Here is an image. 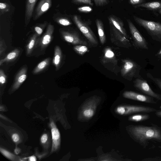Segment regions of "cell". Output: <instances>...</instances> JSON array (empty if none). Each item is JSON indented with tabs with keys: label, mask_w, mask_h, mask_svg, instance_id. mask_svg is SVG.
<instances>
[{
	"label": "cell",
	"mask_w": 161,
	"mask_h": 161,
	"mask_svg": "<svg viewBox=\"0 0 161 161\" xmlns=\"http://www.w3.org/2000/svg\"><path fill=\"white\" fill-rule=\"evenodd\" d=\"M151 125V126L131 125L127 127L131 138L144 148L151 141L161 143V128L153 123Z\"/></svg>",
	"instance_id": "1"
},
{
	"label": "cell",
	"mask_w": 161,
	"mask_h": 161,
	"mask_svg": "<svg viewBox=\"0 0 161 161\" xmlns=\"http://www.w3.org/2000/svg\"><path fill=\"white\" fill-rule=\"evenodd\" d=\"M134 21L144 28L154 40L161 42V24L159 22L148 20L133 16Z\"/></svg>",
	"instance_id": "2"
},
{
	"label": "cell",
	"mask_w": 161,
	"mask_h": 161,
	"mask_svg": "<svg viewBox=\"0 0 161 161\" xmlns=\"http://www.w3.org/2000/svg\"><path fill=\"white\" fill-rule=\"evenodd\" d=\"M100 101V98L96 96L87 99L80 109L78 115L79 119L87 120L92 118L95 114Z\"/></svg>",
	"instance_id": "3"
},
{
	"label": "cell",
	"mask_w": 161,
	"mask_h": 161,
	"mask_svg": "<svg viewBox=\"0 0 161 161\" xmlns=\"http://www.w3.org/2000/svg\"><path fill=\"white\" fill-rule=\"evenodd\" d=\"M157 110L154 108L144 105H124L118 106L115 112L119 115H126L138 113H149Z\"/></svg>",
	"instance_id": "4"
},
{
	"label": "cell",
	"mask_w": 161,
	"mask_h": 161,
	"mask_svg": "<svg viewBox=\"0 0 161 161\" xmlns=\"http://www.w3.org/2000/svg\"><path fill=\"white\" fill-rule=\"evenodd\" d=\"M73 19L78 29L89 43L93 46L97 45L98 42L96 36L87 23L83 20L80 16L77 15L74 16Z\"/></svg>",
	"instance_id": "5"
},
{
	"label": "cell",
	"mask_w": 161,
	"mask_h": 161,
	"mask_svg": "<svg viewBox=\"0 0 161 161\" xmlns=\"http://www.w3.org/2000/svg\"><path fill=\"white\" fill-rule=\"evenodd\" d=\"M127 21L134 46L138 48L147 50V43L137 28L130 19Z\"/></svg>",
	"instance_id": "6"
},
{
	"label": "cell",
	"mask_w": 161,
	"mask_h": 161,
	"mask_svg": "<svg viewBox=\"0 0 161 161\" xmlns=\"http://www.w3.org/2000/svg\"><path fill=\"white\" fill-rule=\"evenodd\" d=\"M122 61L121 73L123 76L129 78L131 80L133 77L138 76L141 69L140 66L130 59H125Z\"/></svg>",
	"instance_id": "7"
},
{
	"label": "cell",
	"mask_w": 161,
	"mask_h": 161,
	"mask_svg": "<svg viewBox=\"0 0 161 161\" xmlns=\"http://www.w3.org/2000/svg\"><path fill=\"white\" fill-rule=\"evenodd\" d=\"M134 86L138 91L157 100L161 101V95L154 92L147 81L140 75L134 81Z\"/></svg>",
	"instance_id": "8"
},
{
	"label": "cell",
	"mask_w": 161,
	"mask_h": 161,
	"mask_svg": "<svg viewBox=\"0 0 161 161\" xmlns=\"http://www.w3.org/2000/svg\"><path fill=\"white\" fill-rule=\"evenodd\" d=\"M123 96L125 98L147 103L156 104L153 98L147 95H143L132 91H125L123 93Z\"/></svg>",
	"instance_id": "9"
},
{
	"label": "cell",
	"mask_w": 161,
	"mask_h": 161,
	"mask_svg": "<svg viewBox=\"0 0 161 161\" xmlns=\"http://www.w3.org/2000/svg\"><path fill=\"white\" fill-rule=\"evenodd\" d=\"M61 34L64 40L69 43L74 45H87V42L75 33L62 31Z\"/></svg>",
	"instance_id": "10"
},
{
	"label": "cell",
	"mask_w": 161,
	"mask_h": 161,
	"mask_svg": "<svg viewBox=\"0 0 161 161\" xmlns=\"http://www.w3.org/2000/svg\"><path fill=\"white\" fill-rule=\"evenodd\" d=\"M52 136V145L51 152L56 151L60 145V134L54 123L51 121L50 124Z\"/></svg>",
	"instance_id": "11"
},
{
	"label": "cell",
	"mask_w": 161,
	"mask_h": 161,
	"mask_svg": "<svg viewBox=\"0 0 161 161\" xmlns=\"http://www.w3.org/2000/svg\"><path fill=\"white\" fill-rule=\"evenodd\" d=\"M51 5L52 0H41L36 9L33 17L34 20L39 19L49 9Z\"/></svg>",
	"instance_id": "12"
},
{
	"label": "cell",
	"mask_w": 161,
	"mask_h": 161,
	"mask_svg": "<svg viewBox=\"0 0 161 161\" xmlns=\"http://www.w3.org/2000/svg\"><path fill=\"white\" fill-rule=\"evenodd\" d=\"M108 19L110 25L114 27L127 38H129L124 27L123 22L121 19L113 15L109 16L108 17Z\"/></svg>",
	"instance_id": "13"
},
{
	"label": "cell",
	"mask_w": 161,
	"mask_h": 161,
	"mask_svg": "<svg viewBox=\"0 0 161 161\" xmlns=\"http://www.w3.org/2000/svg\"><path fill=\"white\" fill-rule=\"evenodd\" d=\"M111 36L112 38H114L119 41L125 47H128L131 46L128 38L124 36L121 32L115 28L110 25Z\"/></svg>",
	"instance_id": "14"
},
{
	"label": "cell",
	"mask_w": 161,
	"mask_h": 161,
	"mask_svg": "<svg viewBox=\"0 0 161 161\" xmlns=\"http://www.w3.org/2000/svg\"><path fill=\"white\" fill-rule=\"evenodd\" d=\"M27 70L26 67H23L17 74L12 86L13 90L18 89L25 80L27 77Z\"/></svg>",
	"instance_id": "15"
},
{
	"label": "cell",
	"mask_w": 161,
	"mask_h": 161,
	"mask_svg": "<svg viewBox=\"0 0 161 161\" xmlns=\"http://www.w3.org/2000/svg\"><path fill=\"white\" fill-rule=\"evenodd\" d=\"M37 0H26L25 22L26 25L29 23L32 16L35 6Z\"/></svg>",
	"instance_id": "16"
},
{
	"label": "cell",
	"mask_w": 161,
	"mask_h": 161,
	"mask_svg": "<svg viewBox=\"0 0 161 161\" xmlns=\"http://www.w3.org/2000/svg\"><path fill=\"white\" fill-rule=\"evenodd\" d=\"M54 30V26L51 24L48 25L46 32L42 37L41 45L42 48L45 47L50 43L52 38Z\"/></svg>",
	"instance_id": "17"
},
{
	"label": "cell",
	"mask_w": 161,
	"mask_h": 161,
	"mask_svg": "<svg viewBox=\"0 0 161 161\" xmlns=\"http://www.w3.org/2000/svg\"><path fill=\"white\" fill-rule=\"evenodd\" d=\"M134 7L136 8L142 7L145 8L150 10H157L161 9V2L159 1H153L146 3H143L136 5Z\"/></svg>",
	"instance_id": "18"
},
{
	"label": "cell",
	"mask_w": 161,
	"mask_h": 161,
	"mask_svg": "<svg viewBox=\"0 0 161 161\" xmlns=\"http://www.w3.org/2000/svg\"><path fill=\"white\" fill-rule=\"evenodd\" d=\"M96 24L100 42L103 45L106 42V38L103 22L101 19H97Z\"/></svg>",
	"instance_id": "19"
},
{
	"label": "cell",
	"mask_w": 161,
	"mask_h": 161,
	"mask_svg": "<svg viewBox=\"0 0 161 161\" xmlns=\"http://www.w3.org/2000/svg\"><path fill=\"white\" fill-rule=\"evenodd\" d=\"M62 58V51L58 46H56L55 48L54 56L53 63L57 69L58 68Z\"/></svg>",
	"instance_id": "20"
},
{
	"label": "cell",
	"mask_w": 161,
	"mask_h": 161,
	"mask_svg": "<svg viewBox=\"0 0 161 161\" xmlns=\"http://www.w3.org/2000/svg\"><path fill=\"white\" fill-rule=\"evenodd\" d=\"M150 118V115L147 114H138L132 115L128 117L130 121L139 122L145 121Z\"/></svg>",
	"instance_id": "21"
},
{
	"label": "cell",
	"mask_w": 161,
	"mask_h": 161,
	"mask_svg": "<svg viewBox=\"0 0 161 161\" xmlns=\"http://www.w3.org/2000/svg\"><path fill=\"white\" fill-rule=\"evenodd\" d=\"M115 54L112 49L109 47L106 48L104 51L103 61L105 63L114 60Z\"/></svg>",
	"instance_id": "22"
},
{
	"label": "cell",
	"mask_w": 161,
	"mask_h": 161,
	"mask_svg": "<svg viewBox=\"0 0 161 161\" xmlns=\"http://www.w3.org/2000/svg\"><path fill=\"white\" fill-rule=\"evenodd\" d=\"M19 50L16 49L9 53L4 58L0 61V65H1L3 63L12 61L17 58L19 55Z\"/></svg>",
	"instance_id": "23"
},
{
	"label": "cell",
	"mask_w": 161,
	"mask_h": 161,
	"mask_svg": "<svg viewBox=\"0 0 161 161\" xmlns=\"http://www.w3.org/2000/svg\"><path fill=\"white\" fill-rule=\"evenodd\" d=\"M50 61V59L47 58L40 62L34 69L33 73L36 74L40 72L48 65Z\"/></svg>",
	"instance_id": "24"
},
{
	"label": "cell",
	"mask_w": 161,
	"mask_h": 161,
	"mask_svg": "<svg viewBox=\"0 0 161 161\" xmlns=\"http://www.w3.org/2000/svg\"><path fill=\"white\" fill-rule=\"evenodd\" d=\"M36 37V34H34L31 39L29 43L27 45L26 53L27 55H29L31 53V51L35 45Z\"/></svg>",
	"instance_id": "25"
},
{
	"label": "cell",
	"mask_w": 161,
	"mask_h": 161,
	"mask_svg": "<svg viewBox=\"0 0 161 161\" xmlns=\"http://www.w3.org/2000/svg\"><path fill=\"white\" fill-rule=\"evenodd\" d=\"M74 49L77 53L80 55H84L88 50L87 47L83 45H76L74 47Z\"/></svg>",
	"instance_id": "26"
},
{
	"label": "cell",
	"mask_w": 161,
	"mask_h": 161,
	"mask_svg": "<svg viewBox=\"0 0 161 161\" xmlns=\"http://www.w3.org/2000/svg\"><path fill=\"white\" fill-rule=\"evenodd\" d=\"M56 21L59 24L64 26H68L72 24L71 21L66 18H59L57 19Z\"/></svg>",
	"instance_id": "27"
},
{
	"label": "cell",
	"mask_w": 161,
	"mask_h": 161,
	"mask_svg": "<svg viewBox=\"0 0 161 161\" xmlns=\"http://www.w3.org/2000/svg\"><path fill=\"white\" fill-rule=\"evenodd\" d=\"M10 6L9 5L3 3H0V15H1L9 11Z\"/></svg>",
	"instance_id": "28"
},
{
	"label": "cell",
	"mask_w": 161,
	"mask_h": 161,
	"mask_svg": "<svg viewBox=\"0 0 161 161\" xmlns=\"http://www.w3.org/2000/svg\"><path fill=\"white\" fill-rule=\"evenodd\" d=\"M147 76L148 78H149L153 81L158 86L161 90V79L153 77L149 73H147Z\"/></svg>",
	"instance_id": "29"
},
{
	"label": "cell",
	"mask_w": 161,
	"mask_h": 161,
	"mask_svg": "<svg viewBox=\"0 0 161 161\" xmlns=\"http://www.w3.org/2000/svg\"><path fill=\"white\" fill-rule=\"evenodd\" d=\"M47 24V21H45L43 24H41L40 25L36 26L34 27V30L36 33L38 35H41L43 31V28Z\"/></svg>",
	"instance_id": "30"
},
{
	"label": "cell",
	"mask_w": 161,
	"mask_h": 161,
	"mask_svg": "<svg viewBox=\"0 0 161 161\" xmlns=\"http://www.w3.org/2000/svg\"><path fill=\"white\" fill-rule=\"evenodd\" d=\"M0 150L2 154L7 158L12 160L14 158V155L8 151L2 148H0Z\"/></svg>",
	"instance_id": "31"
},
{
	"label": "cell",
	"mask_w": 161,
	"mask_h": 161,
	"mask_svg": "<svg viewBox=\"0 0 161 161\" xmlns=\"http://www.w3.org/2000/svg\"><path fill=\"white\" fill-rule=\"evenodd\" d=\"M78 10L81 12L88 13L92 11V8L89 6H84L79 7L77 8Z\"/></svg>",
	"instance_id": "32"
},
{
	"label": "cell",
	"mask_w": 161,
	"mask_h": 161,
	"mask_svg": "<svg viewBox=\"0 0 161 161\" xmlns=\"http://www.w3.org/2000/svg\"><path fill=\"white\" fill-rule=\"evenodd\" d=\"M96 6H103L108 4L109 3L108 0H93Z\"/></svg>",
	"instance_id": "33"
},
{
	"label": "cell",
	"mask_w": 161,
	"mask_h": 161,
	"mask_svg": "<svg viewBox=\"0 0 161 161\" xmlns=\"http://www.w3.org/2000/svg\"><path fill=\"white\" fill-rule=\"evenodd\" d=\"M73 2L75 4L84 3L89 4L93 6V4L91 0H73Z\"/></svg>",
	"instance_id": "34"
},
{
	"label": "cell",
	"mask_w": 161,
	"mask_h": 161,
	"mask_svg": "<svg viewBox=\"0 0 161 161\" xmlns=\"http://www.w3.org/2000/svg\"><path fill=\"white\" fill-rule=\"evenodd\" d=\"M7 76L4 74L3 70H0V83L1 85L4 84L6 82Z\"/></svg>",
	"instance_id": "35"
},
{
	"label": "cell",
	"mask_w": 161,
	"mask_h": 161,
	"mask_svg": "<svg viewBox=\"0 0 161 161\" xmlns=\"http://www.w3.org/2000/svg\"><path fill=\"white\" fill-rule=\"evenodd\" d=\"M144 0H129L130 3L135 6L143 3Z\"/></svg>",
	"instance_id": "36"
},
{
	"label": "cell",
	"mask_w": 161,
	"mask_h": 161,
	"mask_svg": "<svg viewBox=\"0 0 161 161\" xmlns=\"http://www.w3.org/2000/svg\"><path fill=\"white\" fill-rule=\"evenodd\" d=\"M12 138L13 141L15 143L17 142L20 139L19 135L16 133H14L12 135Z\"/></svg>",
	"instance_id": "37"
},
{
	"label": "cell",
	"mask_w": 161,
	"mask_h": 161,
	"mask_svg": "<svg viewBox=\"0 0 161 161\" xmlns=\"http://www.w3.org/2000/svg\"><path fill=\"white\" fill-rule=\"evenodd\" d=\"M48 139V135L47 134H43L41 138V142L42 143L44 144L47 141Z\"/></svg>",
	"instance_id": "38"
},
{
	"label": "cell",
	"mask_w": 161,
	"mask_h": 161,
	"mask_svg": "<svg viewBox=\"0 0 161 161\" xmlns=\"http://www.w3.org/2000/svg\"><path fill=\"white\" fill-rule=\"evenodd\" d=\"M142 161H161V157H158L155 158H145L144 159L142 160Z\"/></svg>",
	"instance_id": "39"
},
{
	"label": "cell",
	"mask_w": 161,
	"mask_h": 161,
	"mask_svg": "<svg viewBox=\"0 0 161 161\" xmlns=\"http://www.w3.org/2000/svg\"><path fill=\"white\" fill-rule=\"evenodd\" d=\"M155 114L158 117L161 118V110H157L155 112Z\"/></svg>",
	"instance_id": "40"
},
{
	"label": "cell",
	"mask_w": 161,
	"mask_h": 161,
	"mask_svg": "<svg viewBox=\"0 0 161 161\" xmlns=\"http://www.w3.org/2000/svg\"><path fill=\"white\" fill-rule=\"evenodd\" d=\"M155 56L158 58L161 59V49L156 54Z\"/></svg>",
	"instance_id": "41"
},
{
	"label": "cell",
	"mask_w": 161,
	"mask_h": 161,
	"mask_svg": "<svg viewBox=\"0 0 161 161\" xmlns=\"http://www.w3.org/2000/svg\"><path fill=\"white\" fill-rule=\"evenodd\" d=\"M29 160L31 161H36V159L35 156H32L29 158Z\"/></svg>",
	"instance_id": "42"
},
{
	"label": "cell",
	"mask_w": 161,
	"mask_h": 161,
	"mask_svg": "<svg viewBox=\"0 0 161 161\" xmlns=\"http://www.w3.org/2000/svg\"><path fill=\"white\" fill-rule=\"evenodd\" d=\"M20 150L19 149L17 148H16L15 149V153L16 154H18L19 152H20Z\"/></svg>",
	"instance_id": "43"
},
{
	"label": "cell",
	"mask_w": 161,
	"mask_h": 161,
	"mask_svg": "<svg viewBox=\"0 0 161 161\" xmlns=\"http://www.w3.org/2000/svg\"><path fill=\"white\" fill-rule=\"evenodd\" d=\"M159 13L161 14V9H160V10H159Z\"/></svg>",
	"instance_id": "44"
}]
</instances>
